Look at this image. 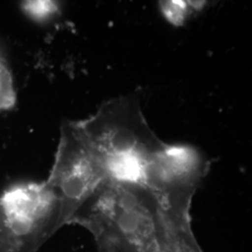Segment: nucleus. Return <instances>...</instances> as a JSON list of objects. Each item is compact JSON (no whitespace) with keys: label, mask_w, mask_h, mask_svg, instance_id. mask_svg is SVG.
<instances>
[{"label":"nucleus","mask_w":252,"mask_h":252,"mask_svg":"<svg viewBox=\"0 0 252 252\" xmlns=\"http://www.w3.org/2000/svg\"><path fill=\"white\" fill-rule=\"evenodd\" d=\"M63 226L47 181H21L0 193V252H37Z\"/></svg>","instance_id":"7ed1b4c3"},{"label":"nucleus","mask_w":252,"mask_h":252,"mask_svg":"<svg viewBox=\"0 0 252 252\" xmlns=\"http://www.w3.org/2000/svg\"><path fill=\"white\" fill-rule=\"evenodd\" d=\"M16 103V92L8 63L0 55V112L13 108Z\"/></svg>","instance_id":"39448f33"},{"label":"nucleus","mask_w":252,"mask_h":252,"mask_svg":"<svg viewBox=\"0 0 252 252\" xmlns=\"http://www.w3.org/2000/svg\"><path fill=\"white\" fill-rule=\"evenodd\" d=\"M70 224L86 229L99 252H163L160 207L142 185L103 181Z\"/></svg>","instance_id":"f257e3e1"},{"label":"nucleus","mask_w":252,"mask_h":252,"mask_svg":"<svg viewBox=\"0 0 252 252\" xmlns=\"http://www.w3.org/2000/svg\"><path fill=\"white\" fill-rule=\"evenodd\" d=\"M106 180L78 123H63L54 165L46 180L60 201L63 226L70 224L74 213Z\"/></svg>","instance_id":"20e7f679"},{"label":"nucleus","mask_w":252,"mask_h":252,"mask_svg":"<svg viewBox=\"0 0 252 252\" xmlns=\"http://www.w3.org/2000/svg\"><path fill=\"white\" fill-rule=\"evenodd\" d=\"M188 5L185 2H166L164 4V12L168 18L173 19V22L176 20L184 18V14L188 11Z\"/></svg>","instance_id":"0eeeda50"},{"label":"nucleus","mask_w":252,"mask_h":252,"mask_svg":"<svg viewBox=\"0 0 252 252\" xmlns=\"http://www.w3.org/2000/svg\"><path fill=\"white\" fill-rule=\"evenodd\" d=\"M77 123L107 180L144 186L150 162L166 144L154 134L136 98L109 100Z\"/></svg>","instance_id":"f03ea898"},{"label":"nucleus","mask_w":252,"mask_h":252,"mask_svg":"<svg viewBox=\"0 0 252 252\" xmlns=\"http://www.w3.org/2000/svg\"><path fill=\"white\" fill-rule=\"evenodd\" d=\"M21 8L29 18L36 22L52 19L59 11V6L53 1H24Z\"/></svg>","instance_id":"423d86ee"}]
</instances>
